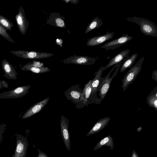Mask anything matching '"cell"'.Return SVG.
Segmentation results:
<instances>
[{
  "mask_svg": "<svg viewBox=\"0 0 157 157\" xmlns=\"http://www.w3.org/2000/svg\"><path fill=\"white\" fill-rule=\"evenodd\" d=\"M22 68L25 70L30 71L36 74L46 73L51 71L49 68L44 67L43 63L36 60L29 63Z\"/></svg>",
  "mask_w": 157,
  "mask_h": 157,
  "instance_id": "cell-11",
  "label": "cell"
},
{
  "mask_svg": "<svg viewBox=\"0 0 157 157\" xmlns=\"http://www.w3.org/2000/svg\"><path fill=\"white\" fill-rule=\"evenodd\" d=\"M28 143L26 139L24 138L21 142L17 143L14 157H25Z\"/></svg>",
  "mask_w": 157,
  "mask_h": 157,
  "instance_id": "cell-19",
  "label": "cell"
},
{
  "mask_svg": "<svg viewBox=\"0 0 157 157\" xmlns=\"http://www.w3.org/2000/svg\"><path fill=\"white\" fill-rule=\"evenodd\" d=\"M114 142L112 136L108 135L98 142L93 148L94 151H96L103 146H107L109 147L111 150L114 148Z\"/></svg>",
  "mask_w": 157,
  "mask_h": 157,
  "instance_id": "cell-20",
  "label": "cell"
},
{
  "mask_svg": "<svg viewBox=\"0 0 157 157\" xmlns=\"http://www.w3.org/2000/svg\"><path fill=\"white\" fill-rule=\"evenodd\" d=\"M110 119L111 118L108 117L100 119L95 123L86 135L89 136L99 132L108 124Z\"/></svg>",
  "mask_w": 157,
  "mask_h": 157,
  "instance_id": "cell-15",
  "label": "cell"
},
{
  "mask_svg": "<svg viewBox=\"0 0 157 157\" xmlns=\"http://www.w3.org/2000/svg\"><path fill=\"white\" fill-rule=\"evenodd\" d=\"M131 157H139L138 154L135 150H133Z\"/></svg>",
  "mask_w": 157,
  "mask_h": 157,
  "instance_id": "cell-29",
  "label": "cell"
},
{
  "mask_svg": "<svg viewBox=\"0 0 157 157\" xmlns=\"http://www.w3.org/2000/svg\"><path fill=\"white\" fill-rule=\"evenodd\" d=\"M147 103L149 106L157 111V86L152 90L147 98Z\"/></svg>",
  "mask_w": 157,
  "mask_h": 157,
  "instance_id": "cell-21",
  "label": "cell"
},
{
  "mask_svg": "<svg viewBox=\"0 0 157 157\" xmlns=\"http://www.w3.org/2000/svg\"><path fill=\"white\" fill-rule=\"evenodd\" d=\"M0 35L9 42L14 43V41L8 33L7 29L0 24Z\"/></svg>",
  "mask_w": 157,
  "mask_h": 157,
  "instance_id": "cell-24",
  "label": "cell"
},
{
  "mask_svg": "<svg viewBox=\"0 0 157 157\" xmlns=\"http://www.w3.org/2000/svg\"><path fill=\"white\" fill-rule=\"evenodd\" d=\"M133 38V37L129 36L128 34H123L118 38L107 42L101 48L106 50H114L127 44Z\"/></svg>",
  "mask_w": 157,
  "mask_h": 157,
  "instance_id": "cell-6",
  "label": "cell"
},
{
  "mask_svg": "<svg viewBox=\"0 0 157 157\" xmlns=\"http://www.w3.org/2000/svg\"><path fill=\"white\" fill-rule=\"evenodd\" d=\"M0 24L7 29L10 31L12 30V28L14 26L12 22L6 17L1 15H0Z\"/></svg>",
  "mask_w": 157,
  "mask_h": 157,
  "instance_id": "cell-23",
  "label": "cell"
},
{
  "mask_svg": "<svg viewBox=\"0 0 157 157\" xmlns=\"http://www.w3.org/2000/svg\"><path fill=\"white\" fill-rule=\"evenodd\" d=\"M126 20L138 25L140 26V31L144 34L154 37L157 36V27L150 20L136 17H128Z\"/></svg>",
  "mask_w": 157,
  "mask_h": 157,
  "instance_id": "cell-2",
  "label": "cell"
},
{
  "mask_svg": "<svg viewBox=\"0 0 157 157\" xmlns=\"http://www.w3.org/2000/svg\"><path fill=\"white\" fill-rule=\"evenodd\" d=\"M104 71H105L104 67L101 66L97 71L95 72L94 75L95 77L94 79L92 80L91 91L90 97V103L93 102H95L97 103L98 89L99 85L100 78Z\"/></svg>",
  "mask_w": 157,
  "mask_h": 157,
  "instance_id": "cell-10",
  "label": "cell"
},
{
  "mask_svg": "<svg viewBox=\"0 0 157 157\" xmlns=\"http://www.w3.org/2000/svg\"><path fill=\"white\" fill-rule=\"evenodd\" d=\"M49 97H48L45 99L35 104L31 107L27 112L26 117H30L41 111L48 104Z\"/></svg>",
  "mask_w": 157,
  "mask_h": 157,
  "instance_id": "cell-17",
  "label": "cell"
},
{
  "mask_svg": "<svg viewBox=\"0 0 157 157\" xmlns=\"http://www.w3.org/2000/svg\"><path fill=\"white\" fill-rule=\"evenodd\" d=\"M103 24L101 20L98 16L95 17L88 25L85 33L86 34L96 29H98Z\"/></svg>",
  "mask_w": 157,
  "mask_h": 157,
  "instance_id": "cell-22",
  "label": "cell"
},
{
  "mask_svg": "<svg viewBox=\"0 0 157 157\" xmlns=\"http://www.w3.org/2000/svg\"><path fill=\"white\" fill-rule=\"evenodd\" d=\"M23 88L22 87H18L16 89L14 92L16 94H19L21 93L23 91Z\"/></svg>",
  "mask_w": 157,
  "mask_h": 157,
  "instance_id": "cell-28",
  "label": "cell"
},
{
  "mask_svg": "<svg viewBox=\"0 0 157 157\" xmlns=\"http://www.w3.org/2000/svg\"><path fill=\"white\" fill-rule=\"evenodd\" d=\"M69 126L68 119L63 115H62L60 120L61 132L64 144L68 151L70 150L71 147Z\"/></svg>",
  "mask_w": 157,
  "mask_h": 157,
  "instance_id": "cell-7",
  "label": "cell"
},
{
  "mask_svg": "<svg viewBox=\"0 0 157 157\" xmlns=\"http://www.w3.org/2000/svg\"><path fill=\"white\" fill-rule=\"evenodd\" d=\"M65 17L61 16L59 13H52L50 14L46 23L62 28H65Z\"/></svg>",
  "mask_w": 157,
  "mask_h": 157,
  "instance_id": "cell-14",
  "label": "cell"
},
{
  "mask_svg": "<svg viewBox=\"0 0 157 157\" xmlns=\"http://www.w3.org/2000/svg\"><path fill=\"white\" fill-rule=\"evenodd\" d=\"M122 61L114 65L113 67L104 78L101 77L97 93L98 94L97 102L98 104L103 100L106 95L110 88L111 82L117 75L119 68L121 67Z\"/></svg>",
  "mask_w": 157,
  "mask_h": 157,
  "instance_id": "cell-1",
  "label": "cell"
},
{
  "mask_svg": "<svg viewBox=\"0 0 157 157\" xmlns=\"http://www.w3.org/2000/svg\"><path fill=\"white\" fill-rule=\"evenodd\" d=\"M144 56L142 57L135 65L132 66L127 72L122 80V87L124 92L128 86L132 83L140 73L142 65L144 60Z\"/></svg>",
  "mask_w": 157,
  "mask_h": 157,
  "instance_id": "cell-3",
  "label": "cell"
},
{
  "mask_svg": "<svg viewBox=\"0 0 157 157\" xmlns=\"http://www.w3.org/2000/svg\"><path fill=\"white\" fill-rule=\"evenodd\" d=\"M56 43L59 45L60 47L62 46V44L63 43V40L61 39H57L56 41Z\"/></svg>",
  "mask_w": 157,
  "mask_h": 157,
  "instance_id": "cell-27",
  "label": "cell"
},
{
  "mask_svg": "<svg viewBox=\"0 0 157 157\" xmlns=\"http://www.w3.org/2000/svg\"><path fill=\"white\" fill-rule=\"evenodd\" d=\"M15 18L20 32L25 35L29 27V22L26 18L25 10L22 6H21L19 9Z\"/></svg>",
  "mask_w": 157,
  "mask_h": 157,
  "instance_id": "cell-9",
  "label": "cell"
},
{
  "mask_svg": "<svg viewBox=\"0 0 157 157\" xmlns=\"http://www.w3.org/2000/svg\"><path fill=\"white\" fill-rule=\"evenodd\" d=\"M114 32L109 33L108 31L103 35L92 37L89 39L86 42V45L89 46H94L99 45L113 38Z\"/></svg>",
  "mask_w": 157,
  "mask_h": 157,
  "instance_id": "cell-13",
  "label": "cell"
},
{
  "mask_svg": "<svg viewBox=\"0 0 157 157\" xmlns=\"http://www.w3.org/2000/svg\"><path fill=\"white\" fill-rule=\"evenodd\" d=\"M98 58V57L91 58L88 56L74 55L63 60V61L64 63L88 65L94 64Z\"/></svg>",
  "mask_w": 157,
  "mask_h": 157,
  "instance_id": "cell-5",
  "label": "cell"
},
{
  "mask_svg": "<svg viewBox=\"0 0 157 157\" xmlns=\"http://www.w3.org/2000/svg\"><path fill=\"white\" fill-rule=\"evenodd\" d=\"M79 0H69V2L72 4H77L78 3Z\"/></svg>",
  "mask_w": 157,
  "mask_h": 157,
  "instance_id": "cell-30",
  "label": "cell"
},
{
  "mask_svg": "<svg viewBox=\"0 0 157 157\" xmlns=\"http://www.w3.org/2000/svg\"><path fill=\"white\" fill-rule=\"evenodd\" d=\"M83 90L79 85H75L67 89L64 92V95L68 100L77 104L81 101Z\"/></svg>",
  "mask_w": 157,
  "mask_h": 157,
  "instance_id": "cell-8",
  "label": "cell"
},
{
  "mask_svg": "<svg viewBox=\"0 0 157 157\" xmlns=\"http://www.w3.org/2000/svg\"><path fill=\"white\" fill-rule=\"evenodd\" d=\"M129 49L123 50L112 58L109 63L104 67L105 70L112 66L123 61L124 59L129 56Z\"/></svg>",
  "mask_w": 157,
  "mask_h": 157,
  "instance_id": "cell-16",
  "label": "cell"
},
{
  "mask_svg": "<svg viewBox=\"0 0 157 157\" xmlns=\"http://www.w3.org/2000/svg\"><path fill=\"white\" fill-rule=\"evenodd\" d=\"M138 56V54L136 53L130 56H128L125 58L121 66L120 72H122L127 69L131 67L135 63Z\"/></svg>",
  "mask_w": 157,
  "mask_h": 157,
  "instance_id": "cell-18",
  "label": "cell"
},
{
  "mask_svg": "<svg viewBox=\"0 0 157 157\" xmlns=\"http://www.w3.org/2000/svg\"><path fill=\"white\" fill-rule=\"evenodd\" d=\"M92 80H90L88 82L85 84L83 89L82 97L81 101L75 107L78 108L83 107L85 106H87L90 103V97L91 93V83Z\"/></svg>",
  "mask_w": 157,
  "mask_h": 157,
  "instance_id": "cell-12",
  "label": "cell"
},
{
  "mask_svg": "<svg viewBox=\"0 0 157 157\" xmlns=\"http://www.w3.org/2000/svg\"><path fill=\"white\" fill-rule=\"evenodd\" d=\"M152 79L157 82V71L154 70L152 72Z\"/></svg>",
  "mask_w": 157,
  "mask_h": 157,
  "instance_id": "cell-25",
  "label": "cell"
},
{
  "mask_svg": "<svg viewBox=\"0 0 157 157\" xmlns=\"http://www.w3.org/2000/svg\"><path fill=\"white\" fill-rule=\"evenodd\" d=\"M10 52L17 57L24 59H40L48 58L54 55L50 53H44L35 51L23 50L11 51Z\"/></svg>",
  "mask_w": 157,
  "mask_h": 157,
  "instance_id": "cell-4",
  "label": "cell"
},
{
  "mask_svg": "<svg viewBox=\"0 0 157 157\" xmlns=\"http://www.w3.org/2000/svg\"><path fill=\"white\" fill-rule=\"evenodd\" d=\"M38 155L37 157H48L45 153L40 151L39 149L38 150Z\"/></svg>",
  "mask_w": 157,
  "mask_h": 157,
  "instance_id": "cell-26",
  "label": "cell"
}]
</instances>
